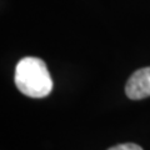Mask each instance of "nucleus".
I'll return each mask as SVG.
<instances>
[{
	"mask_svg": "<svg viewBox=\"0 0 150 150\" xmlns=\"http://www.w3.org/2000/svg\"><path fill=\"white\" fill-rule=\"evenodd\" d=\"M16 88L34 99L48 96L53 90V80L46 64L39 58L26 56L18 63L14 75Z\"/></svg>",
	"mask_w": 150,
	"mask_h": 150,
	"instance_id": "obj_1",
	"label": "nucleus"
},
{
	"mask_svg": "<svg viewBox=\"0 0 150 150\" xmlns=\"http://www.w3.org/2000/svg\"><path fill=\"white\" fill-rule=\"evenodd\" d=\"M125 93L131 100L150 96V67L139 69L131 75L126 83Z\"/></svg>",
	"mask_w": 150,
	"mask_h": 150,
	"instance_id": "obj_2",
	"label": "nucleus"
},
{
	"mask_svg": "<svg viewBox=\"0 0 150 150\" xmlns=\"http://www.w3.org/2000/svg\"><path fill=\"white\" fill-rule=\"evenodd\" d=\"M109 150H143L142 146H139L138 144H133V143H126V144H119L115 146L110 148Z\"/></svg>",
	"mask_w": 150,
	"mask_h": 150,
	"instance_id": "obj_3",
	"label": "nucleus"
}]
</instances>
